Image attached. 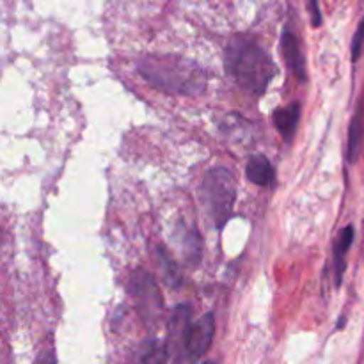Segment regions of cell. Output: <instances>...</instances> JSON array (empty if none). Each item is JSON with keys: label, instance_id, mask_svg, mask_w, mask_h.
I'll use <instances>...</instances> for the list:
<instances>
[{"label": "cell", "instance_id": "obj_1", "mask_svg": "<svg viewBox=\"0 0 364 364\" xmlns=\"http://www.w3.org/2000/svg\"><path fill=\"white\" fill-rule=\"evenodd\" d=\"M226 71L238 87L252 96H263L276 77V64L258 39L252 36H235L226 46Z\"/></svg>", "mask_w": 364, "mask_h": 364}, {"label": "cell", "instance_id": "obj_2", "mask_svg": "<svg viewBox=\"0 0 364 364\" xmlns=\"http://www.w3.org/2000/svg\"><path fill=\"white\" fill-rule=\"evenodd\" d=\"M137 71L149 85L167 95L198 96L205 91V70L178 55H144L137 60Z\"/></svg>", "mask_w": 364, "mask_h": 364}, {"label": "cell", "instance_id": "obj_3", "mask_svg": "<svg viewBox=\"0 0 364 364\" xmlns=\"http://www.w3.org/2000/svg\"><path fill=\"white\" fill-rule=\"evenodd\" d=\"M199 194L210 219L220 230L231 219L235 199H237V181L231 171H228L226 167H215L208 171L199 188Z\"/></svg>", "mask_w": 364, "mask_h": 364}, {"label": "cell", "instance_id": "obj_4", "mask_svg": "<svg viewBox=\"0 0 364 364\" xmlns=\"http://www.w3.org/2000/svg\"><path fill=\"white\" fill-rule=\"evenodd\" d=\"M130 294L134 295L144 318H156L162 311V297L151 274L135 270L130 277Z\"/></svg>", "mask_w": 364, "mask_h": 364}, {"label": "cell", "instance_id": "obj_5", "mask_svg": "<svg viewBox=\"0 0 364 364\" xmlns=\"http://www.w3.org/2000/svg\"><path fill=\"white\" fill-rule=\"evenodd\" d=\"M213 333H215V318L212 313H206L199 320L192 322L185 333L181 359L194 361V359L203 358L212 345Z\"/></svg>", "mask_w": 364, "mask_h": 364}, {"label": "cell", "instance_id": "obj_6", "mask_svg": "<svg viewBox=\"0 0 364 364\" xmlns=\"http://www.w3.org/2000/svg\"><path fill=\"white\" fill-rule=\"evenodd\" d=\"M281 46H283L284 59H287L288 68L294 71L295 77L301 82L308 80V71H306V59L302 55L301 45H299L297 36L294 34L291 28H284L283 38H281Z\"/></svg>", "mask_w": 364, "mask_h": 364}, {"label": "cell", "instance_id": "obj_7", "mask_svg": "<svg viewBox=\"0 0 364 364\" xmlns=\"http://www.w3.org/2000/svg\"><path fill=\"white\" fill-rule=\"evenodd\" d=\"M245 176L249 181L259 187H272L276 183V171L272 164L263 155H252L245 167Z\"/></svg>", "mask_w": 364, "mask_h": 364}, {"label": "cell", "instance_id": "obj_8", "mask_svg": "<svg viewBox=\"0 0 364 364\" xmlns=\"http://www.w3.org/2000/svg\"><path fill=\"white\" fill-rule=\"evenodd\" d=\"M299 119H301V103H291L284 109H277L272 116L274 127L288 142L294 139L295 132H297Z\"/></svg>", "mask_w": 364, "mask_h": 364}, {"label": "cell", "instance_id": "obj_9", "mask_svg": "<svg viewBox=\"0 0 364 364\" xmlns=\"http://www.w3.org/2000/svg\"><path fill=\"white\" fill-rule=\"evenodd\" d=\"M354 228L352 226H347L343 231L340 233V237H338L336 244H334V274H336V284L340 287L341 281H343V274H345V258H347V252L348 249H350L352 242H354Z\"/></svg>", "mask_w": 364, "mask_h": 364}, {"label": "cell", "instance_id": "obj_10", "mask_svg": "<svg viewBox=\"0 0 364 364\" xmlns=\"http://www.w3.org/2000/svg\"><path fill=\"white\" fill-rule=\"evenodd\" d=\"M363 135H364V100H361L355 110L354 117H352L350 130H348V162L354 164L358 160L359 151L363 146Z\"/></svg>", "mask_w": 364, "mask_h": 364}, {"label": "cell", "instance_id": "obj_11", "mask_svg": "<svg viewBox=\"0 0 364 364\" xmlns=\"http://www.w3.org/2000/svg\"><path fill=\"white\" fill-rule=\"evenodd\" d=\"M167 345L159 340H148L137 348L132 364H166Z\"/></svg>", "mask_w": 364, "mask_h": 364}, {"label": "cell", "instance_id": "obj_12", "mask_svg": "<svg viewBox=\"0 0 364 364\" xmlns=\"http://www.w3.org/2000/svg\"><path fill=\"white\" fill-rule=\"evenodd\" d=\"M181 240H183V251L185 255L191 258L192 263L198 262L201 258V249H199V235L196 230H185L181 235Z\"/></svg>", "mask_w": 364, "mask_h": 364}, {"label": "cell", "instance_id": "obj_13", "mask_svg": "<svg viewBox=\"0 0 364 364\" xmlns=\"http://www.w3.org/2000/svg\"><path fill=\"white\" fill-rule=\"evenodd\" d=\"M363 46H364V18L361 23H359L358 31H355L354 41H352V60H354V63L361 57Z\"/></svg>", "mask_w": 364, "mask_h": 364}, {"label": "cell", "instance_id": "obj_14", "mask_svg": "<svg viewBox=\"0 0 364 364\" xmlns=\"http://www.w3.org/2000/svg\"><path fill=\"white\" fill-rule=\"evenodd\" d=\"M309 13H311V23L315 27H320V23H322V13H320L318 0H309Z\"/></svg>", "mask_w": 364, "mask_h": 364}, {"label": "cell", "instance_id": "obj_15", "mask_svg": "<svg viewBox=\"0 0 364 364\" xmlns=\"http://www.w3.org/2000/svg\"><path fill=\"white\" fill-rule=\"evenodd\" d=\"M32 364H57L55 361V354H53V350H45L41 352V354L36 358V361Z\"/></svg>", "mask_w": 364, "mask_h": 364}, {"label": "cell", "instance_id": "obj_16", "mask_svg": "<svg viewBox=\"0 0 364 364\" xmlns=\"http://www.w3.org/2000/svg\"><path fill=\"white\" fill-rule=\"evenodd\" d=\"M199 364H215V363H212V361H206V363H199Z\"/></svg>", "mask_w": 364, "mask_h": 364}]
</instances>
